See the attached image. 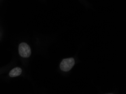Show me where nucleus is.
Returning a JSON list of instances; mask_svg holds the SVG:
<instances>
[{
    "label": "nucleus",
    "mask_w": 126,
    "mask_h": 94,
    "mask_svg": "<svg viewBox=\"0 0 126 94\" xmlns=\"http://www.w3.org/2000/svg\"><path fill=\"white\" fill-rule=\"evenodd\" d=\"M19 54L22 57H28L31 54V50L30 46L26 43L22 42L19 46Z\"/></svg>",
    "instance_id": "f03ea898"
},
{
    "label": "nucleus",
    "mask_w": 126,
    "mask_h": 94,
    "mask_svg": "<svg viewBox=\"0 0 126 94\" xmlns=\"http://www.w3.org/2000/svg\"><path fill=\"white\" fill-rule=\"evenodd\" d=\"M75 64V60L72 57L64 59L60 64V69L64 72L70 70Z\"/></svg>",
    "instance_id": "f257e3e1"
},
{
    "label": "nucleus",
    "mask_w": 126,
    "mask_h": 94,
    "mask_svg": "<svg viewBox=\"0 0 126 94\" xmlns=\"http://www.w3.org/2000/svg\"><path fill=\"white\" fill-rule=\"evenodd\" d=\"M22 72V69L19 67H16L11 70L10 73H9V76L11 77H18L20 76Z\"/></svg>",
    "instance_id": "7ed1b4c3"
}]
</instances>
